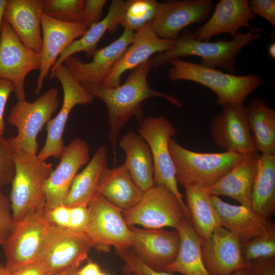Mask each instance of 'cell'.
I'll use <instances>...</instances> for the list:
<instances>
[{
  "instance_id": "obj_37",
  "label": "cell",
  "mask_w": 275,
  "mask_h": 275,
  "mask_svg": "<svg viewBox=\"0 0 275 275\" xmlns=\"http://www.w3.org/2000/svg\"><path fill=\"white\" fill-rule=\"evenodd\" d=\"M123 260V271L125 274L173 275L172 273L155 270L144 263L130 248L116 251Z\"/></svg>"
},
{
  "instance_id": "obj_24",
  "label": "cell",
  "mask_w": 275,
  "mask_h": 275,
  "mask_svg": "<svg viewBox=\"0 0 275 275\" xmlns=\"http://www.w3.org/2000/svg\"><path fill=\"white\" fill-rule=\"evenodd\" d=\"M260 155L258 151L245 154L215 183L205 188L206 190L212 196L229 197L240 204L251 207L252 188Z\"/></svg>"
},
{
  "instance_id": "obj_34",
  "label": "cell",
  "mask_w": 275,
  "mask_h": 275,
  "mask_svg": "<svg viewBox=\"0 0 275 275\" xmlns=\"http://www.w3.org/2000/svg\"><path fill=\"white\" fill-rule=\"evenodd\" d=\"M158 3L155 0H128L120 25L124 30L137 31L156 15Z\"/></svg>"
},
{
  "instance_id": "obj_17",
  "label": "cell",
  "mask_w": 275,
  "mask_h": 275,
  "mask_svg": "<svg viewBox=\"0 0 275 275\" xmlns=\"http://www.w3.org/2000/svg\"><path fill=\"white\" fill-rule=\"evenodd\" d=\"M132 235L131 249L147 265L163 271L178 253L180 238L177 230L142 229L129 226Z\"/></svg>"
},
{
  "instance_id": "obj_22",
  "label": "cell",
  "mask_w": 275,
  "mask_h": 275,
  "mask_svg": "<svg viewBox=\"0 0 275 275\" xmlns=\"http://www.w3.org/2000/svg\"><path fill=\"white\" fill-rule=\"evenodd\" d=\"M255 19L248 0H220L211 17L194 33L199 41H210L213 36L222 34H229L234 39L241 28L251 29L250 21Z\"/></svg>"
},
{
  "instance_id": "obj_42",
  "label": "cell",
  "mask_w": 275,
  "mask_h": 275,
  "mask_svg": "<svg viewBox=\"0 0 275 275\" xmlns=\"http://www.w3.org/2000/svg\"><path fill=\"white\" fill-rule=\"evenodd\" d=\"M249 4L253 14L263 18L275 27L274 0H251L249 1Z\"/></svg>"
},
{
  "instance_id": "obj_19",
  "label": "cell",
  "mask_w": 275,
  "mask_h": 275,
  "mask_svg": "<svg viewBox=\"0 0 275 275\" xmlns=\"http://www.w3.org/2000/svg\"><path fill=\"white\" fill-rule=\"evenodd\" d=\"M133 34L132 32L124 30L116 40L98 49L90 62L85 63L78 57L72 56L63 64L85 87H99L131 43Z\"/></svg>"
},
{
  "instance_id": "obj_14",
  "label": "cell",
  "mask_w": 275,
  "mask_h": 275,
  "mask_svg": "<svg viewBox=\"0 0 275 275\" xmlns=\"http://www.w3.org/2000/svg\"><path fill=\"white\" fill-rule=\"evenodd\" d=\"M222 106L221 112L209 125L214 144L225 152L242 155L257 151L249 125L246 105L227 103Z\"/></svg>"
},
{
  "instance_id": "obj_5",
  "label": "cell",
  "mask_w": 275,
  "mask_h": 275,
  "mask_svg": "<svg viewBox=\"0 0 275 275\" xmlns=\"http://www.w3.org/2000/svg\"><path fill=\"white\" fill-rule=\"evenodd\" d=\"M169 149L175 170L177 183L184 187H208L237 164L244 155L224 152L200 153L188 150L173 138Z\"/></svg>"
},
{
  "instance_id": "obj_54",
  "label": "cell",
  "mask_w": 275,
  "mask_h": 275,
  "mask_svg": "<svg viewBox=\"0 0 275 275\" xmlns=\"http://www.w3.org/2000/svg\"><path fill=\"white\" fill-rule=\"evenodd\" d=\"M133 275H137V274H133Z\"/></svg>"
},
{
  "instance_id": "obj_46",
  "label": "cell",
  "mask_w": 275,
  "mask_h": 275,
  "mask_svg": "<svg viewBox=\"0 0 275 275\" xmlns=\"http://www.w3.org/2000/svg\"><path fill=\"white\" fill-rule=\"evenodd\" d=\"M9 273V275H50L37 261L24 265Z\"/></svg>"
},
{
  "instance_id": "obj_28",
  "label": "cell",
  "mask_w": 275,
  "mask_h": 275,
  "mask_svg": "<svg viewBox=\"0 0 275 275\" xmlns=\"http://www.w3.org/2000/svg\"><path fill=\"white\" fill-rule=\"evenodd\" d=\"M119 146L126 156L124 164L136 184L144 193L153 187V160L144 139L139 133L130 131L122 136Z\"/></svg>"
},
{
  "instance_id": "obj_38",
  "label": "cell",
  "mask_w": 275,
  "mask_h": 275,
  "mask_svg": "<svg viewBox=\"0 0 275 275\" xmlns=\"http://www.w3.org/2000/svg\"><path fill=\"white\" fill-rule=\"evenodd\" d=\"M15 172L13 152L7 139L0 135V187L11 184Z\"/></svg>"
},
{
  "instance_id": "obj_27",
  "label": "cell",
  "mask_w": 275,
  "mask_h": 275,
  "mask_svg": "<svg viewBox=\"0 0 275 275\" xmlns=\"http://www.w3.org/2000/svg\"><path fill=\"white\" fill-rule=\"evenodd\" d=\"M125 8L126 2L112 1L105 17L91 26L82 36L69 44L61 52L51 68L63 64L67 59L79 52H85L88 58L93 57L98 50V43L104 34L116 31Z\"/></svg>"
},
{
  "instance_id": "obj_47",
  "label": "cell",
  "mask_w": 275,
  "mask_h": 275,
  "mask_svg": "<svg viewBox=\"0 0 275 275\" xmlns=\"http://www.w3.org/2000/svg\"><path fill=\"white\" fill-rule=\"evenodd\" d=\"M98 264L92 261H89L83 267L77 270L78 275H98L101 272Z\"/></svg>"
},
{
  "instance_id": "obj_8",
  "label": "cell",
  "mask_w": 275,
  "mask_h": 275,
  "mask_svg": "<svg viewBox=\"0 0 275 275\" xmlns=\"http://www.w3.org/2000/svg\"><path fill=\"white\" fill-rule=\"evenodd\" d=\"M89 219L84 232L92 247L107 252L114 246L116 251L130 248L132 235L124 221L122 210L112 204L98 193L88 206Z\"/></svg>"
},
{
  "instance_id": "obj_7",
  "label": "cell",
  "mask_w": 275,
  "mask_h": 275,
  "mask_svg": "<svg viewBox=\"0 0 275 275\" xmlns=\"http://www.w3.org/2000/svg\"><path fill=\"white\" fill-rule=\"evenodd\" d=\"M148 144L153 157L155 186L162 185L178 199L187 219L189 210L178 188L174 166L169 149V141L176 134V129L164 116L145 118L137 129Z\"/></svg>"
},
{
  "instance_id": "obj_25",
  "label": "cell",
  "mask_w": 275,
  "mask_h": 275,
  "mask_svg": "<svg viewBox=\"0 0 275 275\" xmlns=\"http://www.w3.org/2000/svg\"><path fill=\"white\" fill-rule=\"evenodd\" d=\"M221 226L235 233L241 243L265 233L274 223L261 216L251 207L227 203L212 196Z\"/></svg>"
},
{
  "instance_id": "obj_31",
  "label": "cell",
  "mask_w": 275,
  "mask_h": 275,
  "mask_svg": "<svg viewBox=\"0 0 275 275\" xmlns=\"http://www.w3.org/2000/svg\"><path fill=\"white\" fill-rule=\"evenodd\" d=\"M246 107L257 150L261 154L275 155V110L261 97L253 98Z\"/></svg>"
},
{
  "instance_id": "obj_41",
  "label": "cell",
  "mask_w": 275,
  "mask_h": 275,
  "mask_svg": "<svg viewBox=\"0 0 275 275\" xmlns=\"http://www.w3.org/2000/svg\"><path fill=\"white\" fill-rule=\"evenodd\" d=\"M106 0H86L81 23L87 29L100 21Z\"/></svg>"
},
{
  "instance_id": "obj_18",
  "label": "cell",
  "mask_w": 275,
  "mask_h": 275,
  "mask_svg": "<svg viewBox=\"0 0 275 275\" xmlns=\"http://www.w3.org/2000/svg\"><path fill=\"white\" fill-rule=\"evenodd\" d=\"M151 22L144 25L134 33L132 41L112 68L102 82L103 88H115L121 85L122 74L132 70L151 56L170 48L174 40L159 37L154 31Z\"/></svg>"
},
{
  "instance_id": "obj_21",
  "label": "cell",
  "mask_w": 275,
  "mask_h": 275,
  "mask_svg": "<svg viewBox=\"0 0 275 275\" xmlns=\"http://www.w3.org/2000/svg\"><path fill=\"white\" fill-rule=\"evenodd\" d=\"M201 248L205 265L211 275H230L247 266L239 237L221 226L203 239Z\"/></svg>"
},
{
  "instance_id": "obj_48",
  "label": "cell",
  "mask_w": 275,
  "mask_h": 275,
  "mask_svg": "<svg viewBox=\"0 0 275 275\" xmlns=\"http://www.w3.org/2000/svg\"><path fill=\"white\" fill-rule=\"evenodd\" d=\"M8 0H0V40L1 37L3 23L4 20V14L7 5Z\"/></svg>"
},
{
  "instance_id": "obj_4",
  "label": "cell",
  "mask_w": 275,
  "mask_h": 275,
  "mask_svg": "<svg viewBox=\"0 0 275 275\" xmlns=\"http://www.w3.org/2000/svg\"><path fill=\"white\" fill-rule=\"evenodd\" d=\"M15 172L9 196L13 219L19 222L29 213L44 208L46 182L52 164L37 154L13 150Z\"/></svg>"
},
{
  "instance_id": "obj_10",
  "label": "cell",
  "mask_w": 275,
  "mask_h": 275,
  "mask_svg": "<svg viewBox=\"0 0 275 275\" xmlns=\"http://www.w3.org/2000/svg\"><path fill=\"white\" fill-rule=\"evenodd\" d=\"M50 78H56L62 85L63 101L57 115L46 124V139L37 156L45 161L50 157L59 158L65 147L63 135L65 126L72 109L77 105L90 104L95 96L77 81L64 64L51 68Z\"/></svg>"
},
{
  "instance_id": "obj_23",
  "label": "cell",
  "mask_w": 275,
  "mask_h": 275,
  "mask_svg": "<svg viewBox=\"0 0 275 275\" xmlns=\"http://www.w3.org/2000/svg\"><path fill=\"white\" fill-rule=\"evenodd\" d=\"M44 0H8L4 19L22 43L40 53L42 48L41 17Z\"/></svg>"
},
{
  "instance_id": "obj_35",
  "label": "cell",
  "mask_w": 275,
  "mask_h": 275,
  "mask_svg": "<svg viewBox=\"0 0 275 275\" xmlns=\"http://www.w3.org/2000/svg\"><path fill=\"white\" fill-rule=\"evenodd\" d=\"M84 0H44L43 13L56 20L70 23H81Z\"/></svg>"
},
{
  "instance_id": "obj_6",
  "label": "cell",
  "mask_w": 275,
  "mask_h": 275,
  "mask_svg": "<svg viewBox=\"0 0 275 275\" xmlns=\"http://www.w3.org/2000/svg\"><path fill=\"white\" fill-rule=\"evenodd\" d=\"M59 92L50 88L33 102L17 100L11 108L7 121L15 126L17 135L7 139L12 149L36 154L39 145L37 137L45 124L50 120L59 104Z\"/></svg>"
},
{
  "instance_id": "obj_15",
  "label": "cell",
  "mask_w": 275,
  "mask_h": 275,
  "mask_svg": "<svg viewBox=\"0 0 275 275\" xmlns=\"http://www.w3.org/2000/svg\"><path fill=\"white\" fill-rule=\"evenodd\" d=\"M213 9L211 0L158 3L152 27L159 37L175 40L187 26L207 21Z\"/></svg>"
},
{
  "instance_id": "obj_51",
  "label": "cell",
  "mask_w": 275,
  "mask_h": 275,
  "mask_svg": "<svg viewBox=\"0 0 275 275\" xmlns=\"http://www.w3.org/2000/svg\"><path fill=\"white\" fill-rule=\"evenodd\" d=\"M77 270L66 271L54 275H78Z\"/></svg>"
},
{
  "instance_id": "obj_39",
  "label": "cell",
  "mask_w": 275,
  "mask_h": 275,
  "mask_svg": "<svg viewBox=\"0 0 275 275\" xmlns=\"http://www.w3.org/2000/svg\"><path fill=\"white\" fill-rule=\"evenodd\" d=\"M15 226L11 203L0 187V245H3Z\"/></svg>"
},
{
  "instance_id": "obj_2",
  "label": "cell",
  "mask_w": 275,
  "mask_h": 275,
  "mask_svg": "<svg viewBox=\"0 0 275 275\" xmlns=\"http://www.w3.org/2000/svg\"><path fill=\"white\" fill-rule=\"evenodd\" d=\"M263 31L261 26H254L245 33H239L230 41L210 42L199 41L194 32L184 30L170 48L152 58V66L158 68L174 59L197 56L201 58L200 64L203 65L214 69L219 67L234 74L236 57L245 46L259 39Z\"/></svg>"
},
{
  "instance_id": "obj_32",
  "label": "cell",
  "mask_w": 275,
  "mask_h": 275,
  "mask_svg": "<svg viewBox=\"0 0 275 275\" xmlns=\"http://www.w3.org/2000/svg\"><path fill=\"white\" fill-rule=\"evenodd\" d=\"M251 207L268 219L275 212V155L261 154L251 191Z\"/></svg>"
},
{
  "instance_id": "obj_3",
  "label": "cell",
  "mask_w": 275,
  "mask_h": 275,
  "mask_svg": "<svg viewBox=\"0 0 275 275\" xmlns=\"http://www.w3.org/2000/svg\"><path fill=\"white\" fill-rule=\"evenodd\" d=\"M168 77L171 81L187 80L203 85L217 96L216 103L244 104L246 97L264 84L258 74L236 75L221 72L201 64L176 59L170 62Z\"/></svg>"
},
{
  "instance_id": "obj_29",
  "label": "cell",
  "mask_w": 275,
  "mask_h": 275,
  "mask_svg": "<svg viewBox=\"0 0 275 275\" xmlns=\"http://www.w3.org/2000/svg\"><path fill=\"white\" fill-rule=\"evenodd\" d=\"M176 230L180 238L179 250L175 260L163 271L184 275H211L203 260V239L196 232L190 219H184Z\"/></svg>"
},
{
  "instance_id": "obj_36",
  "label": "cell",
  "mask_w": 275,
  "mask_h": 275,
  "mask_svg": "<svg viewBox=\"0 0 275 275\" xmlns=\"http://www.w3.org/2000/svg\"><path fill=\"white\" fill-rule=\"evenodd\" d=\"M241 251L246 263L257 259L275 258L274 224L263 234L241 243Z\"/></svg>"
},
{
  "instance_id": "obj_45",
  "label": "cell",
  "mask_w": 275,
  "mask_h": 275,
  "mask_svg": "<svg viewBox=\"0 0 275 275\" xmlns=\"http://www.w3.org/2000/svg\"><path fill=\"white\" fill-rule=\"evenodd\" d=\"M15 92L13 85L9 80L0 79V135L3 136L5 129L4 114L9 97Z\"/></svg>"
},
{
  "instance_id": "obj_1",
  "label": "cell",
  "mask_w": 275,
  "mask_h": 275,
  "mask_svg": "<svg viewBox=\"0 0 275 275\" xmlns=\"http://www.w3.org/2000/svg\"><path fill=\"white\" fill-rule=\"evenodd\" d=\"M152 67V58H150L131 70L124 83L115 88L86 87L106 106L108 139L114 148L117 144L120 131L131 117H135L139 124L144 119L142 103L145 100L162 98L176 107L183 106L174 95L156 90L149 85L147 75Z\"/></svg>"
},
{
  "instance_id": "obj_11",
  "label": "cell",
  "mask_w": 275,
  "mask_h": 275,
  "mask_svg": "<svg viewBox=\"0 0 275 275\" xmlns=\"http://www.w3.org/2000/svg\"><path fill=\"white\" fill-rule=\"evenodd\" d=\"M122 214L128 226L138 225L148 229L169 227L176 230L187 218L177 197L162 185L145 192L135 206Z\"/></svg>"
},
{
  "instance_id": "obj_53",
  "label": "cell",
  "mask_w": 275,
  "mask_h": 275,
  "mask_svg": "<svg viewBox=\"0 0 275 275\" xmlns=\"http://www.w3.org/2000/svg\"><path fill=\"white\" fill-rule=\"evenodd\" d=\"M98 275H109V274L101 272Z\"/></svg>"
},
{
  "instance_id": "obj_43",
  "label": "cell",
  "mask_w": 275,
  "mask_h": 275,
  "mask_svg": "<svg viewBox=\"0 0 275 275\" xmlns=\"http://www.w3.org/2000/svg\"><path fill=\"white\" fill-rule=\"evenodd\" d=\"M89 219L88 206H79L70 207V217L68 230L84 232Z\"/></svg>"
},
{
  "instance_id": "obj_52",
  "label": "cell",
  "mask_w": 275,
  "mask_h": 275,
  "mask_svg": "<svg viewBox=\"0 0 275 275\" xmlns=\"http://www.w3.org/2000/svg\"><path fill=\"white\" fill-rule=\"evenodd\" d=\"M9 273L5 265L0 264V275H9Z\"/></svg>"
},
{
  "instance_id": "obj_16",
  "label": "cell",
  "mask_w": 275,
  "mask_h": 275,
  "mask_svg": "<svg viewBox=\"0 0 275 275\" xmlns=\"http://www.w3.org/2000/svg\"><path fill=\"white\" fill-rule=\"evenodd\" d=\"M60 162L53 170L46 184L44 209L63 204L79 169L90 161V147L77 137L65 146Z\"/></svg>"
},
{
  "instance_id": "obj_30",
  "label": "cell",
  "mask_w": 275,
  "mask_h": 275,
  "mask_svg": "<svg viewBox=\"0 0 275 275\" xmlns=\"http://www.w3.org/2000/svg\"><path fill=\"white\" fill-rule=\"evenodd\" d=\"M107 167V149L98 148L87 166L75 176L63 204L70 207L88 206L98 193L97 188L102 171Z\"/></svg>"
},
{
  "instance_id": "obj_26",
  "label": "cell",
  "mask_w": 275,
  "mask_h": 275,
  "mask_svg": "<svg viewBox=\"0 0 275 275\" xmlns=\"http://www.w3.org/2000/svg\"><path fill=\"white\" fill-rule=\"evenodd\" d=\"M97 191L107 201L122 210L135 206L144 194L124 164L115 168L107 167L104 169Z\"/></svg>"
},
{
  "instance_id": "obj_49",
  "label": "cell",
  "mask_w": 275,
  "mask_h": 275,
  "mask_svg": "<svg viewBox=\"0 0 275 275\" xmlns=\"http://www.w3.org/2000/svg\"><path fill=\"white\" fill-rule=\"evenodd\" d=\"M230 275H250V273L246 266L236 270Z\"/></svg>"
},
{
  "instance_id": "obj_50",
  "label": "cell",
  "mask_w": 275,
  "mask_h": 275,
  "mask_svg": "<svg viewBox=\"0 0 275 275\" xmlns=\"http://www.w3.org/2000/svg\"><path fill=\"white\" fill-rule=\"evenodd\" d=\"M268 52L270 57L274 59L275 58V43L274 42L269 46Z\"/></svg>"
},
{
  "instance_id": "obj_13",
  "label": "cell",
  "mask_w": 275,
  "mask_h": 275,
  "mask_svg": "<svg viewBox=\"0 0 275 275\" xmlns=\"http://www.w3.org/2000/svg\"><path fill=\"white\" fill-rule=\"evenodd\" d=\"M40 53L26 47L4 19L0 40V79L14 86L17 100L25 99L24 81L27 75L39 70Z\"/></svg>"
},
{
  "instance_id": "obj_9",
  "label": "cell",
  "mask_w": 275,
  "mask_h": 275,
  "mask_svg": "<svg viewBox=\"0 0 275 275\" xmlns=\"http://www.w3.org/2000/svg\"><path fill=\"white\" fill-rule=\"evenodd\" d=\"M92 248L84 232L50 225L36 261L50 275L77 270Z\"/></svg>"
},
{
  "instance_id": "obj_44",
  "label": "cell",
  "mask_w": 275,
  "mask_h": 275,
  "mask_svg": "<svg viewBox=\"0 0 275 275\" xmlns=\"http://www.w3.org/2000/svg\"><path fill=\"white\" fill-rule=\"evenodd\" d=\"M250 275H275V259H260L246 263Z\"/></svg>"
},
{
  "instance_id": "obj_12",
  "label": "cell",
  "mask_w": 275,
  "mask_h": 275,
  "mask_svg": "<svg viewBox=\"0 0 275 275\" xmlns=\"http://www.w3.org/2000/svg\"><path fill=\"white\" fill-rule=\"evenodd\" d=\"M44 209L31 212L16 223L3 244L5 266L9 272L37 261L50 225L44 216Z\"/></svg>"
},
{
  "instance_id": "obj_40",
  "label": "cell",
  "mask_w": 275,
  "mask_h": 275,
  "mask_svg": "<svg viewBox=\"0 0 275 275\" xmlns=\"http://www.w3.org/2000/svg\"><path fill=\"white\" fill-rule=\"evenodd\" d=\"M44 216L50 225L68 229L70 207L63 204L51 209H44Z\"/></svg>"
},
{
  "instance_id": "obj_33",
  "label": "cell",
  "mask_w": 275,
  "mask_h": 275,
  "mask_svg": "<svg viewBox=\"0 0 275 275\" xmlns=\"http://www.w3.org/2000/svg\"><path fill=\"white\" fill-rule=\"evenodd\" d=\"M186 206L193 226L203 240L208 238L221 226L217 213L212 201V195L200 186L185 187Z\"/></svg>"
},
{
  "instance_id": "obj_20",
  "label": "cell",
  "mask_w": 275,
  "mask_h": 275,
  "mask_svg": "<svg viewBox=\"0 0 275 275\" xmlns=\"http://www.w3.org/2000/svg\"><path fill=\"white\" fill-rule=\"evenodd\" d=\"M43 35L40 53L41 64L35 93L38 94L44 80L61 52L74 40L82 36L88 30L81 23H70L53 19L44 13L41 17Z\"/></svg>"
}]
</instances>
